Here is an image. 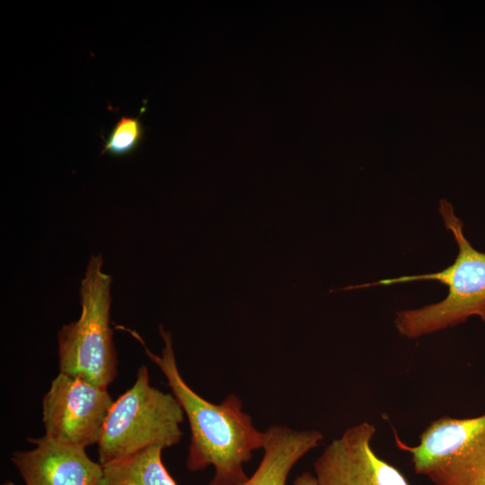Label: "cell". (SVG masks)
I'll use <instances>...</instances> for the list:
<instances>
[{"mask_svg": "<svg viewBox=\"0 0 485 485\" xmlns=\"http://www.w3.org/2000/svg\"><path fill=\"white\" fill-rule=\"evenodd\" d=\"M129 332L144 347L148 357L165 376L172 394L180 402L188 419L190 442L186 461L188 470H203L209 465L215 475L208 485H242L248 480L243 464L260 449L265 442V431L254 428L251 418L242 411V402L234 394L221 403H212L194 392L179 371L170 331L160 325L164 342L162 354H154L141 336L133 330L116 326Z\"/></svg>", "mask_w": 485, "mask_h": 485, "instance_id": "1", "label": "cell"}, {"mask_svg": "<svg viewBox=\"0 0 485 485\" xmlns=\"http://www.w3.org/2000/svg\"><path fill=\"white\" fill-rule=\"evenodd\" d=\"M439 213L446 229L458 245L454 262L439 272L400 277L344 287V290L375 285H392L417 280H436L448 287L446 297L436 304L398 312L394 325L399 333L414 339L464 322L477 316L485 322V253L477 251L465 238L463 222L451 203L440 200Z\"/></svg>", "mask_w": 485, "mask_h": 485, "instance_id": "2", "label": "cell"}, {"mask_svg": "<svg viewBox=\"0 0 485 485\" xmlns=\"http://www.w3.org/2000/svg\"><path fill=\"white\" fill-rule=\"evenodd\" d=\"M101 254L92 255L81 281V314L57 334L60 373L107 388L117 374L110 328L111 277Z\"/></svg>", "mask_w": 485, "mask_h": 485, "instance_id": "3", "label": "cell"}, {"mask_svg": "<svg viewBox=\"0 0 485 485\" xmlns=\"http://www.w3.org/2000/svg\"><path fill=\"white\" fill-rule=\"evenodd\" d=\"M184 415L172 393L150 384L148 369L141 366L134 384L110 409L98 443L99 463L104 465L150 446L177 445Z\"/></svg>", "mask_w": 485, "mask_h": 485, "instance_id": "4", "label": "cell"}, {"mask_svg": "<svg viewBox=\"0 0 485 485\" xmlns=\"http://www.w3.org/2000/svg\"><path fill=\"white\" fill-rule=\"evenodd\" d=\"M415 472L434 485H485V412L472 418L443 416L421 433L416 445L396 437Z\"/></svg>", "mask_w": 485, "mask_h": 485, "instance_id": "5", "label": "cell"}, {"mask_svg": "<svg viewBox=\"0 0 485 485\" xmlns=\"http://www.w3.org/2000/svg\"><path fill=\"white\" fill-rule=\"evenodd\" d=\"M112 403L107 388L59 372L42 401L44 436L84 449L98 445Z\"/></svg>", "mask_w": 485, "mask_h": 485, "instance_id": "6", "label": "cell"}, {"mask_svg": "<svg viewBox=\"0 0 485 485\" xmlns=\"http://www.w3.org/2000/svg\"><path fill=\"white\" fill-rule=\"evenodd\" d=\"M375 427L364 421L333 439L313 463L318 485H410L372 448Z\"/></svg>", "mask_w": 485, "mask_h": 485, "instance_id": "7", "label": "cell"}, {"mask_svg": "<svg viewBox=\"0 0 485 485\" xmlns=\"http://www.w3.org/2000/svg\"><path fill=\"white\" fill-rule=\"evenodd\" d=\"M35 447L15 452L12 463L25 485H98L102 465L88 457L85 449L53 442L44 436L30 438Z\"/></svg>", "mask_w": 485, "mask_h": 485, "instance_id": "8", "label": "cell"}, {"mask_svg": "<svg viewBox=\"0 0 485 485\" xmlns=\"http://www.w3.org/2000/svg\"><path fill=\"white\" fill-rule=\"evenodd\" d=\"M323 438L316 429L295 430L282 425H273L265 431L261 461L242 485H287L290 471Z\"/></svg>", "mask_w": 485, "mask_h": 485, "instance_id": "9", "label": "cell"}, {"mask_svg": "<svg viewBox=\"0 0 485 485\" xmlns=\"http://www.w3.org/2000/svg\"><path fill=\"white\" fill-rule=\"evenodd\" d=\"M162 446H150L102 465L98 485H178L162 460Z\"/></svg>", "mask_w": 485, "mask_h": 485, "instance_id": "10", "label": "cell"}, {"mask_svg": "<svg viewBox=\"0 0 485 485\" xmlns=\"http://www.w3.org/2000/svg\"><path fill=\"white\" fill-rule=\"evenodd\" d=\"M145 136V128L140 116H121L104 138L101 154L116 157L127 156L141 144Z\"/></svg>", "mask_w": 485, "mask_h": 485, "instance_id": "11", "label": "cell"}, {"mask_svg": "<svg viewBox=\"0 0 485 485\" xmlns=\"http://www.w3.org/2000/svg\"><path fill=\"white\" fill-rule=\"evenodd\" d=\"M293 485H318V483L314 475L310 472H303L294 480Z\"/></svg>", "mask_w": 485, "mask_h": 485, "instance_id": "12", "label": "cell"}, {"mask_svg": "<svg viewBox=\"0 0 485 485\" xmlns=\"http://www.w3.org/2000/svg\"><path fill=\"white\" fill-rule=\"evenodd\" d=\"M2 485H15V484L13 482H12V481H5Z\"/></svg>", "mask_w": 485, "mask_h": 485, "instance_id": "13", "label": "cell"}]
</instances>
